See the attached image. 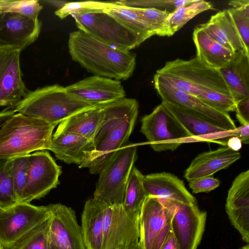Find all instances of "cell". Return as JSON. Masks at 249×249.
I'll return each mask as SVG.
<instances>
[{"label":"cell","instance_id":"cell-1","mask_svg":"<svg viewBox=\"0 0 249 249\" xmlns=\"http://www.w3.org/2000/svg\"><path fill=\"white\" fill-rule=\"evenodd\" d=\"M102 122L93 138V159L89 166L91 174L103 169L116 153L128 142L139 112L138 101L124 99L102 107Z\"/></svg>","mask_w":249,"mask_h":249},{"label":"cell","instance_id":"cell-2","mask_svg":"<svg viewBox=\"0 0 249 249\" xmlns=\"http://www.w3.org/2000/svg\"><path fill=\"white\" fill-rule=\"evenodd\" d=\"M68 48L72 59L95 75L125 80L135 68V53L111 47L80 30L70 33Z\"/></svg>","mask_w":249,"mask_h":249},{"label":"cell","instance_id":"cell-3","mask_svg":"<svg viewBox=\"0 0 249 249\" xmlns=\"http://www.w3.org/2000/svg\"><path fill=\"white\" fill-rule=\"evenodd\" d=\"M55 127L43 120L16 113L0 129V159L49 150Z\"/></svg>","mask_w":249,"mask_h":249},{"label":"cell","instance_id":"cell-4","mask_svg":"<svg viewBox=\"0 0 249 249\" xmlns=\"http://www.w3.org/2000/svg\"><path fill=\"white\" fill-rule=\"evenodd\" d=\"M92 107L71 94L65 87L55 84L28 91L13 107L16 112L56 126L73 114Z\"/></svg>","mask_w":249,"mask_h":249},{"label":"cell","instance_id":"cell-5","mask_svg":"<svg viewBox=\"0 0 249 249\" xmlns=\"http://www.w3.org/2000/svg\"><path fill=\"white\" fill-rule=\"evenodd\" d=\"M137 146L128 142L99 173L93 197L109 205H122L125 189L137 159Z\"/></svg>","mask_w":249,"mask_h":249},{"label":"cell","instance_id":"cell-6","mask_svg":"<svg viewBox=\"0 0 249 249\" xmlns=\"http://www.w3.org/2000/svg\"><path fill=\"white\" fill-rule=\"evenodd\" d=\"M141 132L155 151H174L184 143L194 142L193 138L161 103L141 119Z\"/></svg>","mask_w":249,"mask_h":249},{"label":"cell","instance_id":"cell-7","mask_svg":"<svg viewBox=\"0 0 249 249\" xmlns=\"http://www.w3.org/2000/svg\"><path fill=\"white\" fill-rule=\"evenodd\" d=\"M71 16L79 30L117 49L130 51L142 43L133 32L103 11Z\"/></svg>","mask_w":249,"mask_h":249},{"label":"cell","instance_id":"cell-8","mask_svg":"<svg viewBox=\"0 0 249 249\" xmlns=\"http://www.w3.org/2000/svg\"><path fill=\"white\" fill-rule=\"evenodd\" d=\"M51 216L50 205L37 206L18 202L0 209V244L11 249L25 235Z\"/></svg>","mask_w":249,"mask_h":249},{"label":"cell","instance_id":"cell-9","mask_svg":"<svg viewBox=\"0 0 249 249\" xmlns=\"http://www.w3.org/2000/svg\"><path fill=\"white\" fill-rule=\"evenodd\" d=\"M159 199L169 212L171 231L179 249H197L205 230L206 212L197 203Z\"/></svg>","mask_w":249,"mask_h":249},{"label":"cell","instance_id":"cell-10","mask_svg":"<svg viewBox=\"0 0 249 249\" xmlns=\"http://www.w3.org/2000/svg\"><path fill=\"white\" fill-rule=\"evenodd\" d=\"M61 167L46 150L29 155L27 176L18 202H30L40 199L59 183Z\"/></svg>","mask_w":249,"mask_h":249},{"label":"cell","instance_id":"cell-11","mask_svg":"<svg viewBox=\"0 0 249 249\" xmlns=\"http://www.w3.org/2000/svg\"><path fill=\"white\" fill-rule=\"evenodd\" d=\"M156 73L183 80L199 87L231 97L218 70L205 65L196 56L187 60L177 58L167 61Z\"/></svg>","mask_w":249,"mask_h":249},{"label":"cell","instance_id":"cell-12","mask_svg":"<svg viewBox=\"0 0 249 249\" xmlns=\"http://www.w3.org/2000/svg\"><path fill=\"white\" fill-rule=\"evenodd\" d=\"M154 83L162 101L189 110L227 130L237 128L229 113L217 110L198 98L177 89L156 73Z\"/></svg>","mask_w":249,"mask_h":249},{"label":"cell","instance_id":"cell-13","mask_svg":"<svg viewBox=\"0 0 249 249\" xmlns=\"http://www.w3.org/2000/svg\"><path fill=\"white\" fill-rule=\"evenodd\" d=\"M22 50L16 46H0V107H14L28 91L20 65Z\"/></svg>","mask_w":249,"mask_h":249},{"label":"cell","instance_id":"cell-14","mask_svg":"<svg viewBox=\"0 0 249 249\" xmlns=\"http://www.w3.org/2000/svg\"><path fill=\"white\" fill-rule=\"evenodd\" d=\"M139 216L129 215L122 205H109L103 222L102 249L126 248L139 239Z\"/></svg>","mask_w":249,"mask_h":249},{"label":"cell","instance_id":"cell-15","mask_svg":"<svg viewBox=\"0 0 249 249\" xmlns=\"http://www.w3.org/2000/svg\"><path fill=\"white\" fill-rule=\"evenodd\" d=\"M52 249H86L74 210L60 203L50 204Z\"/></svg>","mask_w":249,"mask_h":249},{"label":"cell","instance_id":"cell-16","mask_svg":"<svg viewBox=\"0 0 249 249\" xmlns=\"http://www.w3.org/2000/svg\"><path fill=\"white\" fill-rule=\"evenodd\" d=\"M65 88L74 96L93 106H103L126 95L120 81L95 75Z\"/></svg>","mask_w":249,"mask_h":249},{"label":"cell","instance_id":"cell-17","mask_svg":"<svg viewBox=\"0 0 249 249\" xmlns=\"http://www.w3.org/2000/svg\"><path fill=\"white\" fill-rule=\"evenodd\" d=\"M161 103L190 133L194 142H215L227 146L230 138L237 137V128L227 130L189 110L167 102Z\"/></svg>","mask_w":249,"mask_h":249},{"label":"cell","instance_id":"cell-18","mask_svg":"<svg viewBox=\"0 0 249 249\" xmlns=\"http://www.w3.org/2000/svg\"><path fill=\"white\" fill-rule=\"evenodd\" d=\"M226 211L243 241L249 242V170L234 179L226 199Z\"/></svg>","mask_w":249,"mask_h":249},{"label":"cell","instance_id":"cell-19","mask_svg":"<svg viewBox=\"0 0 249 249\" xmlns=\"http://www.w3.org/2000/svg\"><path fill=\"white\" fill-rule=\"evenodd\" d=\"M41 28L39 19L6 12L0 16V46H13L22 50L38 38Z\"/></svg>","mask_w":249,"mask_h":249},{"label":"cell","instance_id":"cell-20","mask_svg":"<svg viewBox=\"0 0 249 249\" xmlns=\"http://www.w3.org/2000/svg\"><path fill=\"white\" fill-rule=\"evenodd\" d=\"M49 150L59 160L74 163L79 168L89 167L94 154L92 140L83 136L55 131L52 138Z\"/></svg>","mask_w":249,"mask_h":249},{"label":"cell","instance_id":"cell-21","mask_svg":"<svg viewBox=\"0 0 249 249\" xmlns=\"http://www.w3.org/2000/svg\"><path fill=\"white\" fill-rule=\"evenodd\" d=\"M170 219L169 212L159 199L151 196L146 198L139 218L142 249H153L158 235Z\"/></svg>","mask_w":249,"mask_h":249},{"label":"cell","instance_id":"cell-22","mask_svg":"<svg viewBox=\"0 0 249 249\" xmlns=\"http://www.w3.org/2000/svg\"><path fill=\"white\" fill-rule=\"evenodd\" d=\"M143 184L148 196L185 204L197 203L184 182L169 173L161 172L143 176Z\"/></svg>","mask_w":249,"mask_h":249},{"label":"cell","instance_id":"cell-23","mask_svg":"<svg viewBox=\"0 0 249 249\" xmlns=\"http://www.w3.org/2000/svg\"><path fill=\"white\" fill-rule=\"evenodd\" d=\"M241 158V154L227 146L198 154L185 170L184 177L189 180L212 176L225 169Z\"/></svg>","mask_w":249,"mask_h":249},{"label":"cell","instance_id":"cell-24","mask_svg":"<svg viewBox=\"0 0 249 249\" xmlns=\"http://www.w3.org/2000/svg\"><path fill=\"white\" fill-rule=\"evenodd\" d=\"M218 71L235 104L249 97V54L236 52Z\"/></svg>","mask_w":249,"mask_h":249},{"label":"cell","instance_id":"cell-25","mask_svg":"<svg viewBox=\"0 0 249 249\" xmlns=\"http://www.w3.org/2000/svg\"><path fill=\"white\" fill-rule=\"evenodd\" d=\"M107 205L94 197L85 202L81 228L86 249H102L104 216Z\"/></svg>","mask_w":249,"mask_h":249},{"label":"cell","instance_id":"cell-26","mask_svg":"<svg viewBox=\"0 0 249 249\" xmlns=\"http://www.w3.org/2000/svg\"><path fill=\"white\" fill-rule=\"evenodd\" d=\"M198 26L213 39L233 53L246 52L227 9L218 12L206 23Z\"/></svg>","mask_w":249,"mask_h":249},{"label":"cell","instance_id":"cell-27","mask_svg":"<svg viewBox=\"0 0 249 249\" xmlns=\"http://www.w3.org/2000/svg\"><path fill=\"white\" fill-rule=\"evenodd\" d=\"M193 39L196 48V57L205 65L218 70L235 53L210 37L199 26L193 31Z\"/></svg>","mask_w":249,"mask_h":249},{"label":"cell","instance_id":"cell-28","mask_svg":"<svg viewBox=\"0 0 249 249\" xmlns=\"http://www.w3.org/2000/svg\"><path fill=\"white\" fill-rule=\"evenodd\" d=\"M103 106H93L71 116L60 123L56 131L76 134L92 141L102 122Z\"/></svg>","mask_w":249,"mask_h":249},{"label":"cell","instance_id":"cell-29","mask_svg":"<svg viewBox=\"0 0 249 249\" xmlns=\"http://www.w3.org/2000/svg\"><path fill=\"white\" fill-rule=\"evenodd\" d=\"M103 11L133 32L142 42L154 36L142 20L138 8L124 6L115 3L114 6Z\"/></svg>","mask_w":249,"mask_h":249},{"label":"cell","instance_id":"cell-30","mask_svg":"<svg viewBox=\"0 0 249 249\" xmlns=\"http://www.w3.org/2000/svg\"><path fill=\"white\" fill-rule=\"evenodd\" d=\"M213 9L210 2L204 0H196L192 3L177 7L168 17L161 36H173L198 14Z\"/></svg>","mask_w":249,"mask_h":249},{"label":"cell","instance_id":"cell-31","mask_svg":"<svg viewBox=\"0 0 249 249\" xmlns=\"http://www.w3.org/2000/svg\"><path fill=\"white\" fill-rule=\"evenodd\" d=\"M143 176L133 166L126 185L122 206L126 213L131 216H139L148 196L143 184Z\"/></svg>","mask_w":249,"mask_h":249},{"label":"cell","instance_id":"cell-32","mask_svg":"<svg viewBox=\"0 0 249 249\" xmlns=\"http://www.w3.org/2000/svg\"><path fill=\"white\" fill-rule=\"evenodd\" d=\"M51 217L25 235L11 249H52L49 235Z\"/></svg>","mask_w":249,"mask_h":249},{"label":"cell","instance_id":"cell-33","mask_svg":"<svg viewBox=\"0 0 249 249\" xmlns=\"http://www.w3.org/2000/svg\"><path fill=\"white\" fill-rule=\"evenodd\" d=\"M13 159H0V209L8 208L18 203L12 178Z\"/></svg>","mask_w":249,"mask_h":249},{"label":"cell","instance_id":"cell-34","mask_svg":"<svg viewBox=\"0 0 249 249\" xmlns=\"http://www.w3.org/2000/svg\"><path fill=\"white\" fill-rule=\"evenodd\" d=\"M43 6L36 0H0L1 13H15L30 18L38 19Z\"/></svg>","mask_w":249,"mask_h":249},{"label":"cell","instance_id":"cell-35","mask_svg":"<svg viewBox=\"0 0 249 249\" xmlns=\"http://www.w3.org/2000/svg\"><path fill=\"white\" fill-rule=\"evenodd\" d=\"M195 1L196 0H123L114 2L127 7L156 8L166 11L170 14L177 7L192 3Z\"/></svg>","mask_w":249,"mask_h":249},{"label":"cell","instance_id":"cell-36","mask_svg":"<svg viewBox=\"0 0 249 249\" xmlns=\"http://www.w3.org/2000/svg\"><path fill=\"white\" fill-rule=\"evenodd\" d=\"M113 2L87 1L66 2L55 12V15L62 19L73 14L93 11H102L114 6Z\"/></svg>","mask_w":249,"mask_h":249},{"label":"cell","instance_id":"cell-37","mask_svg":"<svg viewBox=\"0 0 249 249\" xmlns=\"http://www.w3.org/2000/svg\"><path fill=\"white\" fill-rule=\"evenodd\" d=\"M246 52L249 54V5L227 9Z\"/></svg>","mask_w":249,"mask_h":249},{"label":"cell","instance_id":"cell-38","mask_svg":"<svg viewBox=\"0 0 249 249\" xmlns=\"http://www.w3.org/2000/svg\"><path fill=\"white\" fill-rule=\"evenodd\" d=\"M142 20L153 34L161 36L170 13L156 8H138Z\"/></svg>","mask_w":249,"mask_h":249},{"label":"cell","instance_id":"cell-39","mask_svg":"<svg viewBox=\"0 0 249 249\" xmlns=\"http://www.w3.org/2000/svg\"><path fill=\"white\" fill-rule=\"evenodd\" d=\"M29 155L13 159L12 178L16 196L19 202L25 185Z\"/></svg>","mask_w":249,"mask_h":249},{"label":"cell","instance_id":"cell-40","mask_svg":"<svg viewBox=\"0 0 249 249\" xmlns=\"http://www.w3.org/2000/svg\"><path fill=\"white\" fill-rule=\"evenodd\" d=\"M218 179L212 176L201 177L189 181V187L193 193H208L220 185Z\"/></svg>","mask_w":249,"mask_h":249},{"label":"cell","instance_id":"cell-41","mask_svg":"<svg viewBox=\"0 0 249 249\" xmlns=\"http://www.w3.org/2000/svg\"><path fill=\"white\" fill-rule=\"evenodd\" d=\"M236 116L241 125L249 124V97L236 103Z\"/></svg>","mask_w":249,"mask_h":249},{"label":"cell","instance_id":"cell-42","mask_svg":"<svg viewBox=\"0 0 249 249\" xmlns=\"http://www.w3.org/2000/svg\"><path fill=\"white\" fill-rule=\"evenodd\" d=\"M171 231V219L166 223L158 235L154 242L153 249H160Z\"/></svg>","mask_w":249,"mask_h":249},{"label":"cell","instance_id":"cell-43","mask_svg":"<svg viewBox=\"0 0 249 249\" xmlns=\"http://www.w3.org/2000/svg\"><path fill=\"white\" fill-rule=\"evenodd\" d=\"M237 137H238L244 144L249 142V124L241 125L237 127Z\"/></svg>","mask_w":249,"mask_h":249},{"label":"cell","instance_id":"cell-44","mask_svg":"<svg viewBox=\"0 0 249 249\" xmlns=\"http://www.w3.org/2000/svg\"><path fill=\"white\" fill-rule=\"evenodd\" d=\"M16 113L13 107H7L0 112V129Z\"/></svg>","mask_w":249,"mask_h":249},{"label":"cell","instance_id":"cell-45","mask_svg":"<svg viewBox=\"0 0 249 249\" xmlns=\"http://www.w3.org/2000/svg\"><path fill=\"white\" fill-rule=\"evenodd\" d=\"M160 249H179L172 231Z\"/></svg>","mask_w":249,"mask_h":249},{"label":"cell","instance_id":"cell-46","mask_svg":"<svg viewBox=\"0 0 249 249\" xmlns=\"http://www.w3.org/2000/svg\"><path fill=\"white\" fill-rule=\"evenodd\" d=\"M242 142L237 137L233 136L230 138L227 143V146L233 151L238 152L242 148Z\"/></svg>","mask_w":249,"mask_h":249},{"label":"cell","instance_id":"cell-47","mask_svg":"<svg viewBox=\"0 0 249 249\" xmlns=\"http://www.w3.org/2000/svg\"><path fill=\"white\" fill-rule=\"evenodd\" d=\"M228 4L231 8H238L249 5V0H236L229 1Z\"/></svg>","mask_w":249,"mask_h":249},{"label":"cell","instance_id":"cell-48","mask_svg":"<svg viewBox=\"0 0 249 249\" xmlns=\"http://www.w3.org/2000/svg\"><path fill=\"white\" fill-rule=\"evenodd\" d=\"M125 249H142V248L139 240H137L130 244L125 248Z\"/></svg>","mask_w":249,"mask_h":249},{"label":"cell","instance_id":"cell-49","mask_svg":"<svg viewBox=\"0 0 249 249\" xmlns=\"http://www.w3.org/2000/svg\"><path fill=\"white\" fill-rule=\"evenodd\" d=\"M240 249H249V244L243 246Z\"/></svg>","mask_w":249,"mask_h":249},{"label":"cell","instance_id":"cell-50","mask_svg":"<svg viewBox=\"0 0 249 249\" xmlns=\"http://www.w3.org/2000/svg\"><path fill=\"white\" fill-rule=\"evenodd\" d=\"M0 249H4L2 246L0 244Z\"/></svg>","mask_w":249,"mask_h":249},{"label":"cell","instance_id":"cell-51","mask_svg":"<svg viewBox=\"0 0 249 249\" xmlns=\"http://www.w3.org/2000/svg\"><path fill=\"white\" fill-rule=\"evenodd\" d=\"M117 249H125V248L120 247V248H117Z\"/></svg>","mask_w":249,"mask_h":249},{"label":"cell","instance_id":"cell-52","mask_svg":"<svg viewBox=\"0 0 249 249\" xmlns=\"http://www.w3.org/2000/svg\"><path fill=\"white\" fill-rule=\"evenodd\" d=\"M0 14H1V13H0Z\"/></svg>","mask_w":249,"mask_h":249}]
</instances>
